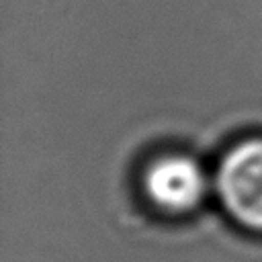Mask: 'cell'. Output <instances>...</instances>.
<instances>
[{"instance_id":"6da1fadb","label":"cell","mask_w":262,"mask_h":262,"mask_svg":"<svg viewBox=\"0 0 262 262\" xmlns=\"http://www.w3.org/2000/svg\"><path fill=\"white\" fill-rule=\"evenodd\" d=\"M213 182L225 213L242 227L262 231V137L231 145L219 160Z\"/></svg>"},{"instance_id":"7a4b0ae2","label":"cell","mask_w":262,"mask_h":262,"mask_svg":"<svg viewBox=\"0 0 262 262\" xmlns=\"http://www.w3.org/2000/svg\"><path fill=\"white\" fill-rule=\"evenodd\" d=\"M147 201L170 215L194 211L209 192V176L186 154H164L149 162L141 178Z\"/></svg>"}]
</instances>
